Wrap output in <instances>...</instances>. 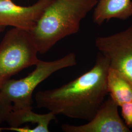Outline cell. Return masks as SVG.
Returning a JSON list of instances; mask_svg holds the SVG:
<instances>
[{"label": "cell", "instance_id": "1", "mask_svg": "<svg viewBox=\"0 0 132 132\" xmlns=\"http://www.w3.org/2000/svg\"><path fill=\"white\" fill-rule=\"evenodd\" d=\"M109 68L107 59L98 52L89 71L60 87L38 92L35 95L37 106L55 115L90 121L108 94Z\"/></svg>", "mask_w": 132, "mask_h": 132}, {"label": "cell", "instance_id": "2", "mask_svg": "<svg viewBox=\"0 0 132 132\" xmlns=\"http://www.w3.org/2000/svg\"><path fill=\"white\" fill-rule=\"evenodd\" d=\"M98 0H53L29 32L38 52L45 54L58 42L77 33L82 20Z\"/></svg>", "mask_w": 132, "mask_h": 132}, {"label": "cell", "instance_id": "3", "mask_svg": "<svg viewBox=\"0 0 132 132\" xmlns=\"http://www.w3.org/2000/svg\"><path fill=\"white\" fill-rule=\"evenodd\" d=\"M76 65L73 52L52 61L39 59L34 70L25 77L5 82L0 88V123L5 121L12 112L32 109V95L38 85L57 71Z\"/></svg>", "mask_w": 132, "mask_h": 132}, {"label": "cell", "instance_id": "4", "mask_svg": "<svg viewBox=\"0 0 132 132\" xmlns=\"http://www.w3.org/2000/svg\"><path fill=\"white\" fill-rule=\"evenodd\" d=\"M38 50L29 31L13 28L0 43V88L12 76L38 62Z\"/></svg>", "mask_w": 132, "mask_h": 132}, {"label": "cell", "instance_id": "5", "mask_svg": "<svg viewBox=\"0 0 132 132\" xmlns=\"http://www.w3.org/2000/svg\"><path fill=\"white\" fill-rule=\"evenodd\" d=\"M95 45L108 60L110 68L132 82V25L118 33L97 37Z\"/></svg>", "mask_w": 132, "mask_h": 132}, {"label": "cell", "instance_id": "6", "mask_svg": "<svg viewBox=\"0 0 132 132\" xmlns=\"http://www.w3.org/2000/svg\"><path fill=\"white\" fill-rule=\"evenodd\" d=\"M118 106L110 96L101 104L94 117L81 125L63 124L65 132H131V129L121 118Z\"/></svg>", "mask_w": 132, "mask_h": 132}, {"label": "cell", "instance_id": "7", "mask_svg": "<svg viewBox=\"0 0 132 132\" xmlns=\"http://www.w3.org/2000/svg\"><path fill=\"white\" fill-rule=\"evenodd\" d=\"M53 0H38L32 5H16L12 0H0V26L30 31Z\"/></svg>", "mask_w": 132, "mask_h": 132}, {"label": "cell", "instance_id": "8", "mask_svg": "<svg viewBox=\"0 0 132 132\" xmlns=\"http://www.w3.org/2000/svg\"><path fill=\"white\" fill-rule=\"evenodd\" d=\"M93 20L101 26L111 19L126 20L132 16V0H98Z\"/></svg>", "mask_w": 132, "mask_h": 132}, {"label": "cell", "instance_id": "9", "mask_svg": "<svg viewBox=\"0 0 132 132\" xmlns=\"http://www.w3.org/2000/svg\"><path fill=\"white\" fill-rule=\"evenodd\" d=\"M27 109L12 112L6 119L10 127H18L24 123L36 124L34 132H50L48 126L51 122L56 118V115L50 112L48 113L39 114Z\"/></svg>", "mask_w": 132, "mask_h": 132}, {"label": "cell", "instance_id": "10", "mask_svg": "<svg viewBox=\"0 0 132 132\" xmlns=\"http://www.w3.org/2000/svg\"><path fill=\"white\" fill-rule=\"evenodd\" d=\"M107 88L110 96L119 107L132 102V82L111 68L107 76Z\"/></svg>", "mask_w": 132, "mask_h": 132}, {"label": "cell", "instance_id": "11", "mask_svg": "<svg viewBox=\"0 0 132 132\" xmlns=\"http://www.w3.org/2000/svg\"><path fill=\"white\" fill-rule=\"evenodd\" d=\"M120 107L124 122L128 127L132 129V101L123 104Z\"/></svg>", "mask_w": 132, "mask_h": 132}, {"label": "cell", "instance_id": "12", "mask_svg": "<svg viewBox=\"0 0 132 132\" xmlns=\"http://www.w3.org/2000/svg\"><path fill=\"white\" fill-rule=\"evenodd\" d=\"M5 28V27H4V26H0V33L4 31Z\"/></svg>", "mask_w": 132, "mask_h": 132}, {"label": "cell", "instance_id": "13", "mask_svg": "<svg viewBox=\"0 0 132 132\" xmlns=\"http://www.w3.org/2000/svg\"><path fill=\"white\" fill-rule=\"evenodd\" d=\"M3 130H5V128H4L1 127H0V132L3 131Z\"/></svg>", "mask_w": 132, "mask_h": 132}]
</instances>
